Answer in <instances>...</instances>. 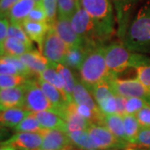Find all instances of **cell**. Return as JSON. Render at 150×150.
<instances>
[{"label": "cell", "instance_id": "cell-1", "mask_svg": "<svg viewBox=\"0 0 150 150\" xmlns=\"http://www.w3.org/2000/svg\"><path fill=\"white\" fill-rule=\"evenodd\" d=\"M122 43L133 53L150 54V1L141 6L132 18Z\"/></svg>", "mask_w": 150, "mask_h": 150}, {"label": "cell", "instance_id": "cell-2", "mask_svg": "<svg viewBox=\"0 0 150 150\" xmlns=\"http://www.w3.org/2000/svg\"><path fill=\"white\" fill-rule=\"evenodd\" d=\"M148 59L144 54L129 51L122 42H114L105 47V62L112 78H118L130 68L135 69Z\"/></svg>", "mask_w": 150, "mask_h": 150}, {"label": "cell", "instance_id": "cell-3", "mask_svg": "<svg viewBox=\"0 0 150 150\" xmlns=\"http://www.w3.org/2000/svg\"><path fill=\"white\" fill-rule=\"evenodd\" d=\"M79 74L81 83L89 91L98 83L112 79L105 62V47L100 45L88 51Z\"/></svg>", "mask_w": 150, "mask_h": 150}, {"label": "cell", "instance_id": "cell-4", "mask_svg": "<svg viewBox=\"0 0 150 150\" xmlns=\"http://www.w3.org/2000/svg\"><path fill=\"white\" fill-rule=\"evenodd\" d=\"M81 7L95 23L104 41L112 37L115 18L111 0H80Z\"/></svg>", "mask_w": 150, "mask_h": 150}, {"label": "cell", "instance_id": "cell-5", "mask_svg": "<svg viewBox=\"0 0 150 150\" xmlns=\"http://www.w3.org/2000/svg\"><path fill=\"white\" fill-rule=\"evenodd\" d=\"M70 21L75 33L85 41L89 48L100 46L104 42L95 23L81 5Z\"/></svg>", "mask_w": 150, "mask_h": 150}, {"label": "cell", "instance_id": "cell-6", "mask_svg": "<svg viewBox=\"0 0 150 150\" xmlns=\"http://www.w3.org/2000/svg\"><path fill=\"white\" fill-rule=\"evenodd\" d=\"M24 87V108L33 113L43 111H51L56 113L55 108L44 94L37 80L29 79Z\"/></svg>", "mask_w": 150, "mask_h": 150}, {"label": "cell", "instance_id": "cell-7", "mask_svg": "<svg viewBox=\"0 0 150 150\" xmlns=\"http://www.w3.org/2000/svg\"><path fill=\"white\" fill-rule=\"evenodd\" d=\"M88 132L98 149H124L131 145L128 142L118 139L103 125L93 124Z\"/></svg>", "mask_w": 150, "mask_h": 150}, {"label": "cell", "instance_id": "cell-8", "mask_svg": "<svg viewBox=\"0 0 150 150\" xmlns=\"http://www.w3.org/2000/svg\"><path fill=\"white\" fill-rule=\"evenodd\" d=\"M69 47L60 38L54 28L50 27L44 38L41 53L50 63L64 64Z\"/></svg>", "mask_w": 150, "mask_h": 150}, {"label": "cell", "instance_id": "cell-9", "mask_svg": "<svg viewBox=\"0 0 150 150\" xmlns=\"http://www.w3.org/2000/svg\"><path fill=\"white\" fill-rule=\"evenodd\" d=\"M110 83L115 94L124 98H140L150 104V91L137 79H120L119 78H112Z\"/></svg>", "mask_w": 150, "mask_h": 150}, {"label": "cell", "instance_id": "cell-10", "mask_svg": "<svg viewBox=\"0 0 150 150\" xmlns=\"http://www.w3.org/2000/svg\"><path fill=\"white\" fill-rule=\"evenodd\" d=\"M52 28L69 48H83L88 51L92 49L88 46L85 41L75 33L69 18L57 17V19Z\"/></svg>", "mask_w": 150, "mask_h": 150}, {"label": "cell", "instance_id": "cell-11", "mask_svg": "<svg viewBox=\"0 0 150 150\" xmlns=\"http://www.w3.org/2000/svg\"><path fill=\"white\" fill-rule=\"evenodd\" d=\"M43 135L39 133L18 132L2 144V147H9L18 150H40Z\"/></svg>", "mask_w": 150, "mask_h": 150}, {"label": "cell", "instance_id": "cell-12", "mask_svg": "<svg viewBox=\"0 0 150 150\" xmlns=\"http://www.w3.org/2000/svg\"><path fill=\"white\" fill-rule=\"evenodd\" d=\"M114 4L116 21L118 24V36L123 40L132 19V13L139 0H111Z\"/></svg>", "mask_w": 150, "mask_h": 150}, {"label": "cell", "instance_id": "cell-13", "mask_svg": "<svg viewBox=\"0 0 150 150\" xmlns=\"http://www.w3.org/2000/svg\"><path fill=\"white\" fill-rule=\"evenodd\" d=\"M40 150H78L72 144L68 134L60 130L44 129Z\"/></svg>", "mask_w": 150, "mask_h": 150}, {"label": "cell", "instance_id": "cell-14", "mask_svg": "<svg viewBox=\"0 0 150 150\" xmlns=\"http://www.w3.org/2000/svg\"><path fill=\"white\" fill-rule=\"evenodd\" d=\"M60 117L63 118L67 124V134L74 131H88L93 123L87 118L81 116L76 111L74 101L69 103L62 111Z\"/></svg>", "mask_w": 150, "mask_h": 150}, {"label": "cell", "instance_id": "cell-15", "mask_svg": "<svg viewBox=\"0 0 150 150\" xmlns=\"http://www.w3.org/2000/svg\"><path fill=\"white\" fill-rule=\"evenodd\" d=\"M25 87L24 85L0 88V105L4 109L24 107Z\"/></svg>", "mask_w": 150, "mask_h": 150}, {"label": "cell", "instance_id": "cell-16", "mask_svg": "<svg viewBox=\"0 0 150 150\" xmlns=\"http://www.w3.org/2000/svg\"><path fill=\"white\" fill-rule=\"evenodd\" d=\"M37 81L38 85L40 86L41 89L44 93V94L46 95L48 100L55 108L56 113L60 116V114H61L62 111L64 110V108L69 103L65 96L64 95V93L59 89H58L56 87L51 85L50 83L42 80L39 78H38Z\"/></svg>", "mask_w": 150, "mask_h": 150}, {"label": "cell", "instance_id": "cell-17", "mask_svg": "<svg viewBox=\"0 0 150 150\" xmlns=\"http://www.w3.org/2000/svg\"><path fill=\"white\" fill-rule=\"evenodd\" d=\"M18 58L29 69L33 75H39L50 65V62L43 56V54L34 49L23 54Z\"/></svg>", "mask_w": 150, "mask_h": 150}, {"label": "cell", "instance_id": "cell-18", "mask_svg": "<svg viewBox=\"0 0 150 150\" xmlns=\"http://www.w3.org/2000/svg\"><path fill=\"white\" fill-rule=\"evenodd\" d=\"M72 98H73V101L76 104L86 106L98 114L103 113L100 108L98 106L96 101H94V98L91 94V93L80 81L77 80L76 85L72 94Z\"/></svg>", "mask_w": 150, "mask_h": 150}, {"label": "cell", "instance_id": "cell-19", "mask_svg": "<svg viewBox=\"0 0 150 150\" xmlns=\"http://www.w3.org/2000/svg\"><path fill=\"white\" fill-rule=\"evenodd\" d=\"M22 27L23 28L25 33H27L28 38L38 43L39 46L40 51L42 49L44 38L46 37L50 26L48 23H39V22L29 21L25 19L22 23Z\"/></svg>", "mask_w": 150, "mask_h": 150}, {"label": "cell", "instance_id": "cell-20", "mask_svg": "<svg viewBox=\"0 0 150 150\" xmlns=\"http://www.w3.org/2000/svg\"><path fill=\"white\" fill-rule=\"evenodd\" d=\"M32 112L24 108H13L0 112V125L8 129H15L24 118Z\"/></svg>", "mask_w": 150, "mask_h": 150}, {"label": "cell", "instance_id": "cell-21", "mask_svg": "<svg viewBox=\"0 0 150 150\" xmlns=\"http://www.w3.org/2000/svg\"><path fill=\"white\" fill-rule=\"evenodd\" d=\"M33 114L44 129L60 130L67 134L66 122L57 113L51 111H43L34 112Z\"/></svg>", "mask_w": 150, "mask_h": 150}, {"label": "cell", "instance_id": "cell-22", "mask_svg": "<svg viewBox=\"0 0 150 150\" xmlns=\"http://www.w3.org/2000/svg\"><path fill=\"white\" fill-rule=\"evenodd\" d=\"M35 5L36 3L33 0H18L9 11L8 18L10 23L22 24Z\"/></svg>", "mask_w": 150, "mask_h": 150}, {"label": "cell", "instance_id": "cell-23", "mask_svg": "<svg viewBox=\"0 0 150 150\" xmlns=\"http://www.w3.org/2000/svg\"><path fill=\"white\" fill-rule=\"evenodd\" d=\"M55 68V69L58 71V73L60 75L62 80L64 84V91L67 99L69 103L73 102L72 94L74 89V87L77 83V79L73 74L72 71L69 68L66 67L65 65L62 64H56V63H50Z\"/></svg>", "mask_w": 150, "mask_h": 150}, {"label": "cell", "instance_id": "cell-24", "mask_svg": "<svg viewBox=\"0 0 150 150\" xmlns=\"http://www.w3.org/2000/svg\"><path fill=\"white\" fill-rule=\"evenodd\" d=\"M103 126H105L118 139L123 140L125 142H128L126 135H125L122 116L118 115V114L105 115L104 119H103Z\"/></svg>", "mask_w": 150, "mask_h": 150}, {"label": "cell", "instance_id": "cell-25", "mask_svg": "<svg viewBox=\"0 0 150 150\" xmlns=\"http://www.w3.org/2000/svg\"><path fill=\"white\" fill-rule=\"evenodd\" d=\"M88 53V51L83 48H69L63 64L69 69L79 70Z\"/></svg>", "mask_w": 150, "mask_h": 150}, {"label": "cell", "instance_id": "cell-26", "mask_svg": "<svg viewBox=\"0 0 150 150\" xmlns=\"http://www.w3.org/2000/svg\"><path fill=\"white\" fill-rule=\"evenodd\" d=\"M5 55L20 57L23 54H26L29 51H32V46H28L26 43L14 38L8 37L3 43Z\"/></svg>", "mask_w": 150, "mask_h": 150}, {"label": "cell", "instance_id": "cell-27", "mask_svg": "<svg viewBox=\"0 0 150 150\" xmlns=\"http://www.w3.org/2000/svg\"><path fill=\"white\" fill-rule=\"evenodd\" d=\"M68 136L72 144L74 146L76 149L81 150L93 149H96V145L93 144L90 135L88 131H74L69 133Z\"/></svg>", "mask_w": 150, "mask_h": 150}, {"label": "cell", "instance_id": "cell-28", "mask_svg": "<svg viewBox=\"0 0 150 150\" xmlns=\"http://www.w3.org/2000/svg\"><path fill=\"white\" fill-rule=\"evenodd\" d=\"M122 117L127 141L129 142V144L133 145L141 129V126L135 115L125 114Z\"/></svg>", "mask_w": 150, "mask_h": 150}, {"label": "cell", "instance_id": "cell-29", "mask_svg": "<svg viewBox=\"0 0 150 150\" xmlns=\"http://www.w3.org/2000/svg\"><path fill=\"white\" fill-rule=\"evenodd\" d=\"M38 78L41 79L42 80L50 83L51 85L56 87L58 89H59L60 91L64 93V95L66 99H67V97H66V94H65L64 82L62 80V79H61L60 75L58 73V71L55 69V68L51 64H50L48 68H47L46 69L43 71V73H41L40 74L38 75ZM67 101H68V99H67Z\"/></svg>", "mask_w": 150, "mask_h": 150}, {"label": "cell", "instance_id": "cell-30", "mask_svg": "<svg viewBox=\"0 0 150 150\" xmlns=\"http://www.w3.org/2000/svg\"><path fill=\"white\" fill-rule=\"evenodd\" d=\"M110 79H106L98 83L89 91L93 97L94 100L96 101L97 104L108 97L115 95L112 84L110 83Z\"/></svg>", "mask_w": 150, "mask_h": 150}, {"label": "cell", "instance_id": "cell-31", "mask_svg": "<svg viewBox=\"0 0 150 150\" xmlns=\"http://www.w3.org/2000/svg\"><path fill=\"white\" fill-rule=\"evenodd\" d=\"M14 129L16 132L39 133V134H42L44 130L33 112L24 118Z\"/></svg>", "mask_w": 150, "mask_h": 150}, {"label": "cell", "instance_id": "cell-32", "mask_svg": "<svg viewBox=\"0 0 150 150\" xmlns=\"http://www.w3.org/2000/svg\"><path fill=\"white\" fill-rule=\"evenodd\" d=\"M80 7V0H58V17L71 19Z\"/></svg>", "mask_w": 150, "mask_h": 150}, {"label": "cell", "instance_id": "cell-33", "mask_svg": "<svg viewBox=\"0 0 150 150\" xmlns=\"http://www.w3.org/2000/svg\"><path fill=\"white\" fill-rule=\"evenodd\" d=\"M28 79L22 75L0 74V88H10L24 85Z\"/></svg>", "mask_w": 150, "mask_h": 150}, {"label": "cell", "instance_id": "cell-34", "mask_svg": "<svg viewBox=\"0 0 150 150\" xmlns=\"http://www.w3.org/2000/svg\"><path fill=\"white\" fill-rule=\"evenodd\" d=\"M137 79L150 91V59L138 65L136 68Z\"/></svg>", "mask_w": 150, "mask_h": 150}, {"label": "cell", "instance_id": "cell-35", "mask_svg": "<svg viewBox=\"0 0 150 150\" xmlns=\"http://www.w3.org/2000/svg\"><path fill=\"white\" fill-rule=\"evenodd\" d=\"M8 37L17 38L22 41L23 43H26L28 46L33 47L32 40L28 38L21 24L10 23L9 28H8Z\"/></svg>", "mask_w": 150, "mask_h": 150}, {"label": "cell", "instance_id": "cell-36", "mask_svg": "<svg viewBox=\"0 0 150 150\" xmlns=\"http://www.w3.org/2000/svg\"><path fill=\"white\" fill-rule=\"evenodd\" d=\"M42 4L47 15V21L52 27L58 17V0H43Z\"/></svg>", "mask_w": 150, "mask_h": 150}, {"label": "cell", "instance_id": "cell-37", "mask_svg": "<svg viewBox=\"0 0 150 150\" xmlns=\"http://www.w3.org/2000/svg\"><path fill=\"white\" fill-rule=\"evenodd\" d=\"M148 104L149 103L140 98H126L125 114L136 115L140 109Z\"/></svg>", "mask_w": 150, "mask_h": 150}, {"label": "cell", "instance_id": "cell-38", "mask_svg": "<svg viewBox=\"0 0 150 150\" xmlns=\"http://www.w3.org/2000/svg\"><path fill=\"white\" fill-rule=\"evenodd\" d=\"M98 106L104 115L117 114V101L116 94L113 96L108 97L103 101L98 103Z\"/></svg>", "mask_w": 150, "mask_h": 150}, {"label": "cell", "instance_id": "cell-39", "mask_svg": "<svg viewBox=\"0 0 150 150\" xmlns=\"http://www.w3.org/2000/svg\"><path fill=\"white\" fill-rule=\"evenodd\" d=\"M133 145L143 149H150V127H141Z\"/></svg>", "mask_w": 150, "mask_h": 150}, {"label": "cell", "instance_id": "cell-40", "mask_svg": "<svg viewBox=\"0 0 150 150\" xmlns=\"http://www.w3.org/2000/svg\"><path fill=\"white\" fill-rule=\"evenodd\" d=\"M26 19L33 22L48 23V21H47V15H46V13H45L44 8H43L42 3L36 4L35 7L29 13V14H28V16Z\"/></svg>", "mask_w": 150, "mask_h": 150}, {"label": "cell", "instance_id": "cell-41", "mask_svg": "<svg viewBox=\"0 0 150 150\" xmlns=\"http://www.w3.org/2000/svg\"><path fill=\"white\" fill-rule=\"evenodd\" d=\"M135 116L141 127H150V104L140 109Z\"/></svg>", "mask_w": 150, "mask_h": 150}, {"label": "cell", "instance_id": "cell-42", "mask_svg": "<svg viewBox=\"0 0 150 150\" xmlns=\"http://www.w3.org/2000/svg\"><path fill=\"white\" fill-rule=\"evenodd\" d=\"M0 74L20 75L17 68L9 62L5 61L0 57Z\"/></svg>", "mask_w": 150, "mask_h": 150}, {"label": "cell", "instance_id": "cell-43", "mask_svg": "<svg viewBox=\"0 0 150 150\" xmlns=\"http://www.w3.org/2000/svg\"><path fill=\"white\" fill-rule=\"evenodd\" d=\"M18 0H0V18H7L12 7Z\"/></svg>", "mask_w": 150, "mask_h": 150}, {"label": "cell", "instance_id": "cell-44", "mask_svg": "<svg viewBox=\"0 0 150 150\" xmlns=\"http://www.w3.org/2000/svg\"><path fill=\"white\" fill-rule=\"evenodd\" d=\"M9 24L10 23L7 18H0V43L2 44L8 38Z\"/></svg>", "mask_w": 150, "mask_h": 150}, {"label": "cell", "instance_id": "cell-45", "mask_svg": "<svg viewBox=\"0 0 150 150\" xmlns=\"http://www.w3.org/2000/svg\"><path fill=\"white\" fill-rule=\"evenodd\" d=\"M116 101H117V114L120 116L125 115L126 98L116 94Z\"/></svg>", "mask_w": 150, "mask_h": 150}, {"label": "cell", "instance_id": "cell-46", "mask_svg": "<svg viewBox=\"0 0 150 150\" xmlns=\"http://www.w3.org/2000/svg\"><path fill=\"white\" fill-rule=\"evenodd\" d=\"M11 136V132L9 129L6 127L0 125V146L3 143H4L6 140H8Z\"/></svg>", "mask_w": 150, "mask_h": 150}, {"label": "cell", "instance_id": "cell-47", "mask_svg": "<svg viewBox=\"0 0 150 150\" xmlns=\"http://www.w3.org/2000/svg\"><path fill=\"white\" fill-rule=\"evenodd\" d=\"M150 149H143V148H139L134 145H129V147L125 148L123 150H149Z\"/></svg>", "mask_w": 150, "mask_h": 150}, {"label": "cell", "instance_id": "cell-48", "mask_svg": "<svg viewBox=\"0 0 150 150\" xmlns=\"http://www.w3.org/2000/svg\"><path fill=\"white\" fill-rule=\"evenodd\" d=\"M5 53H4V46L2 43H0V57L2 56H4Z\"/></svg>", "mask_w": 150, "mask_h": 150}, {"label": "cell", "instance_id": "cell-49", "mask_svg": "<svg viewBox=\"0 0 150 150\" xmlns=\"http://www.w3.org/2000/svg\"><path fill=\"white\" fill-rule=\"evenodd\" d=\"M5 150H16V149H13V148H9V147H6Z\"/></svg>", "mask_w": 150, "mask_h": 150}, {"label": "cell", "instance_id": "cell-50", "mask_svg": "<svg viewBox=\"0 0 150 150\" xmlns=\"http://www.w3.org/2000/svg\"><path fill=\"white\" fill-rule=\"evenodd\" d=\"M36 4H39V3H42V1L43 0H33Z\"/></svg>", "mask_w": 150, "mask_h": 150}, {"label": "cell", "instance_id": "cell-51", "mask_svg": "<svg viewBox=\"0 0 150 150\" xmlns=\"http://www.w3.org/2000/svg\"><path fill=\"white\" fill-rule=\"evenodd\" d=\"M0 150H5V148H4V147H2V146H0Z\"/></svg>", "mask_w": 150, "mask_h": 150}, {"label": "cell", "instance_id": "cell-52", "mask_svg": "<svg viewBox=\"0 0 150 150\" xmlns=\"http://www.w3.org/2000/svg\"><path fill=\"white\" fill-rule=\"evenodd\" d=\"M4 109V108H3L2 106H1V105H0V112H1V111H3Z\"/></svg>", "mask_w": 150, "mask_h": 150}, {"label": "cell", "instance_id": "cell-53", "mask_svg": "<svg viewBox=\"0 0 150 150\" xmlns=\"http://www.w3.org/2000/svg\"><path fill=\"white\" fill-rule=\"evenodd\" d=\"M100 150H101V149H100ZM107 150H111V149H107Z\"/></svg>", "mask_w": 150, "mask_h": 150}, {"label": "cell", "instance_id": "cell-54", "mask_svg": "<svg viewBox=\"0 0 150 150\" xmlns=\"http://www.w3.org/2000/svg\"><path fill=\"white\" fill-rule=\"evenodd\" d=\"M149 150H150V149H149Z\"/></svg>", "mask_w": 150, "mask_h": 150}]
</instances>
